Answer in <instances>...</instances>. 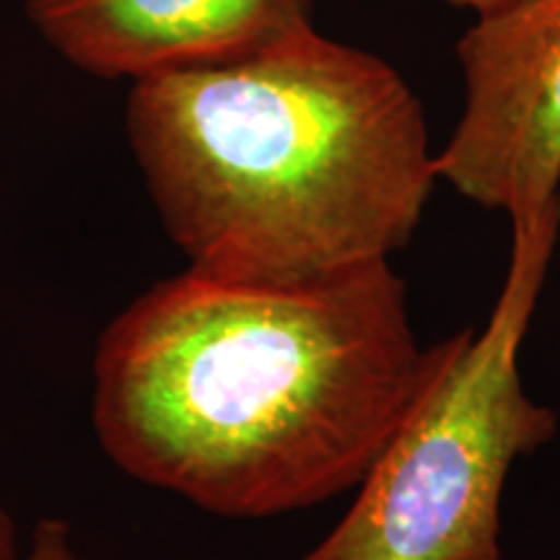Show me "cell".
I'll use <instances>...</instances> for the list:
<instances>
[{"instance_id":"cell-5","label":"cell","mask_w":560,"mask_h":560,"mask_svg":"<svg viewBox=\"0 0 560 560\" xmlns=\"http://www.w3.org/2000/svg\"><path fill=\"white\" fill-rule=\"evenodd\" d=\"M26 16L73 68L136 83L296 37L314 0H26Z\"/></svg>"},{"instance_id":"cell-8","label":"cell","mask_w":560,"mask_h":560,"mask_svg":"<svg viewBox=\"0 0 560 560\" xmlns=\"http://www.w3.org/2000/svg\"><path fill=\"white\" fill-rule=\"evenodd\" d=\"M441 3L452 5V9H462V11L478 13V11L493 9V5H501V3H506V0H441Z\"/></svg>"},{"instance_id":"cell-4","label":"cell","mask_w":560,"mask_h":560,"mask_svg":"<svg viewBox=\"0 0 560 560\" xmlns=\"http://www.w3.org/2000/svg\"><path fill=\"white\" fill-rule=\"evenodd\" d=\"M457 42L465 107L436 177L509 221L560 200V0L472 13Z\"/></svg>"},{"instance_id":"cell-6","label":"cell","mask_w":560,"mask_h":560,"mask_svg":"<svg viewBox=\"0 0 560 560\" xmlns=\"http://www.w3.org/2000/svg\"><path fill=\"white\" fill-rule=\"evenodd\" d=\"M21 560H83L75 550L73 532L62 520H42L32 529Z\"/></svg>"},{"instance_id":"cell-3","label":"cell","mask_w":560,"mask_h":560,"mask_svg":"<svg viewBox=\"0 0 560 560\" xmlns=\"http://www.w3.org/2000/svg\"><path fill=\"white\" fill-rule=\"evenodd\" d=\"M558 236L560 200L511 221L509 270L488 322L439 342L429 380L350 509L301 560H503L509 470L558 429L520 371Z\"/></svg>"},{"instance_id":"cell-2","label":"cell","mask_w":560,"mask_h":560,"mask_svg":"<svg viewBox=\"0 0 560 560\" xmlns=\"http://www.w3.org/2000/svg\"><path fill=\"white\" fill-rule=\"evenodd\" d=\"M125 130L170 240L190 268L231 278L389 260L439 182L405 75L317 26L130 83Z\"/></svg>"},{"instance_id":"cell-7","label":"cell","mask_w":560,"mask_h":560,"mask_svg":"<svg viewBox=\"0 0 560 560\" xmlns=\"http://www.w3.org/2000/svg\"><path fill=\"white\" fill-rule=\"evenodd\" d=\"M24 545L19 540V529L9 509L0 503V560H21Z\"/></svg>"},{"instance_id":"cell-1","label":"cell","mask_w":560,"mask_h":560,"mask_svg":"<svg viewBox=\"0 0 560 560\" xmlns=\"http://www.w3.org/2000/svg\"><path fill=\"white\" fill-rule=\"evenodd\" d=\"M433 359L389 260L293 280L187 268L102 332L91 418L130 478L265 520L359 486Z\"/></svg>"}]
</instances>
